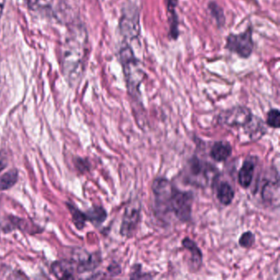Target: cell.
Wrapping results in <instances>:
<instances>
[{"label":"cell","instance_id":"6da1fadb","mask_svg":"<svg viewBox=\"0 0 280 280\" xmlns=\"http://www.w3.org/2000/svg\"><path fill=\"white\" fill-rule=\"evenodd\" d=\"M88 48L87 30L81 24H73L67 32L61 50V65L64 76L70 83L83 76Z\"/></svg>","mask_w":280,"mask_h":280},{"label":"cell","instance_id":"7a4b0ae2","mask_svg":"<svg viewBox=\"0 0 280 280\" xmlns=\"http://www.w3.org/2000/svg\"><path fill=\"white\" fill-rule=\"evenodd\" d=\"M118 58L124 72L128 94L137 99L141 95V85L144 81L145 76H147L143 63L135 55L132 47L126 44L120 48Z\"/></svg>","mask_w":280,"mask_h":280},{"label":"cell","instance_id":"3957f363","mask_svg":"<svg viewBox=\"0 0 280 280\" xmlns=\"http://www.w3.org/2000/svg\"><path fill=\"white\" fill-rule=\"evenodd\" d=\"M193 202L194 195L192 192L182 191L173 186L161 214L173 213L181 222H189L192 219Z\"/></svg>","mask_w":280,"mask_h":280},{"label":"cell","instance_id":"277c9868","mask_svg":"<svg viewBox=\"0 0 280 280\" xmlns=\"http://www.w3.org/2000/svg\"><path fill=\"white\" fill-rule=\"evenodd\" d=\"M225 50L233 53L239 58L247 59L254 50L253 29L249 27L242 33H230L226 37Z\"/></svg>","mask_w":280,"mask_h":280},{"label":"cell","instance_id":"5b68a950","mask_svg":"<svg viewBox=\"0 0 280 280\" xmlns=\"http://www.w3.org/2000/svg\"><path fill=\"white\" fill-rule=\"evenodd\" d=\"M218 172L216 168L212 165L205 162L194 155L188 161V179L189 184L198 187H206L210 180H215L210 174L217 175Z\"/></svg>","mask_w":280,"mask_h":280},{"label":"cell","instance_id":"8992f818","mask_svg":"<svg viewBox=\"0 0 280 280\" xmlns=\"http://www.w3.org/2000/svg\"><path fill=\"white\" fill-rule=\"evenodd\" d=\"M27 3L31 9L41 14L60 23H67L70 18L68 5L63 0H28Z\"/></svg>","mask_w":280,"mask_h":280},{"label":"cell","instance_id":"52a82bcc","mask_svg":"<svg viewBox=\"0 0 280 280\" xmlns=\"http://www.w3.org/2000/svg\"><path fill=\"white\" fill-rule=\"evenodd\" d=\"M251 109L245 106L237 105L223 110L218 117V122L228 128H244L253 117Z\"/></svg>","mask_w":280,"mask_h":280},{"label":"cell","instance_id":"ba28073f","mask_svg":"<svg viewBox=\"0 0 280 280\" xmlns=\"http://www.w3.org/2000/svg\"><path fill=\"white\" fill-rule=\"evenodd\" d=\"M118 29L124 41L137 39L141 33V27L139 12L136 7H128L126 10H124L120 18Z\"/></svg>","mask_w":280,"mask_h":280},{"label":"cell","instance_id":"9c48e42d","mask_svg":"<svg viewBox=\"0 0 280 280\" xmlns=\"http://www.w3.org/2000/svg\"><path fill=\"white\" fill-rule=\"evenodd\" d=\"M141 211V206L136 203H132L125 209L120 226L119 232L121 236L127 238L133 237L142 218Z\"/></svg>","mask_w":280,"mask_h":280},{"label":"cell","instance_id":"30bf717a","mask_svg":"<svg viewBox=\"0 0 280 280\" xmlns=\"http://www.w3.org/2000/svg\"><path fill=\"white\" fill-rule=\"evenodd\" d=\"M261 188V196L262 201L267 204L278 206L279 201V177L275 169H271V174L263 180Z\"/></svg>","mask_w":280,"mask_h":280},{"label":"cell","instance_id":"8fae6325","mask_svg":"<svg viewBox=\"0 0 280 280\" xmlns=\"http://www.w3.org/2000/svg\"><path fill=\"white\" fill-rule=\"evenodd\" d=\"M165 2L168 12L169 37L176 41L179 36L180 33L179 22H178V17H177V12H176L178 0H165Z\"/></svg>","mask_w":280,"mask_h":280},{"label":"cell","instance_id":"7c38bea8","mask_svg":"<svg viewBox=\"0 0 280 280\" xmlns=\"http://www.w3.org/2000/svg\"><path fill=\"white\" fill-rule=\"evenodd\" d=\"M233 153V147L229 142L218 141L213 144L210 149V155L211 159L218 163H223L228 161Z\"/></svg>","mask_w":280,"mask_h":280},{"label":"cell","instance_id":"4fadbf2b","mask_svg":"<svg viewBox=\"0 0 280 280\" xmlns=\"http://www.w3.org/2000/svg\"><path fill=\"white\" fill-rule=\"evenodd\" d=\"M182 245L191 252L190 262L193 270H199L203 262V254L200 247H198L197 243L189 237H186L182 240Z\"/></svg>","mask_w":280,"mask_h":280},{"label":"cell","instance_id":"5bb4252c","mask_svg":"<svg viewBox=\"0 0 280 280\" xmlns=\"http://www.w3.org/2000/svg\"><path fill=\"white\" fill-rule=\"evenodd\" d=\"M255 169V164L253 161L248 159L243 162L237 174V181L242 188L244 189L250 188L253 180Z\"/></svg>","mask_w":280,"mask_h":280},{"label":"cell","instance_id":"9a60e30c","mask_svg":"<svg viewBox=\"0 0 280 280\" xmlns=\"http://www.w3.org/2000/svg\"><path fill=\"white\" fill-rule=\"evenodd\" d=\"M75 263L69 261H58L52 264V271L54 275L61 279L74 278Z\"/></svg>","mask_w":280,"mask_h":280},{"label":"cell","instance_id":"2e32d148","mask_svg":"<svg viewBox=\"0 0 280 280\" xmlns=\"http://www.w3.org/2000/svg\"><path fill=\"white\" fill-rule=\"evenodd\" d=\"M101 262H102V258H101V254L98 252L89 254L87 257L82 258L80 261H78L76 269L79 273L92 271L101 265Z\"/></svg>","mask_w":280,"mask_h":280},{"label":"cell","instance_id":"e0dca14e","mask_svg":"<svg viewBox=\"0 0 280 280\" xmlns=\"http://www.w3.org/2000/svg\"><path fill=\"white\" fill-rule=\"evenodd\" d=\"M244 128H246V132L251 137V141L259 140L266 132L263 120L255 115L253 116L251 121Z\"/></svg>","mask_w":280,"mask_h":280},{"label":"cell","instance_id":"ac0fdd59","mask_svg":"<svg viewBox=\"0 0 280 280\" xmlns=\"http://www.w3.org/2000/svg\"><path fill=\"white\" fill-rule=\"evenodd\" d=\"M216 197L223 206H228L232 204L235 197L233 187L228 182H222L217 188Z\"/></svg>","mask_w":280,"mask_h":280},{"label":"cell","instance_id":"d6986e66","mask_svg":"<svg viewBox=\"0 0 280 280\" xmlns=\"http://www.w3.org/2000/svg\"><path fill=\"white\" fill-rule=\"evenodd\" d=\"M85 214L87 215V221H90L95 227L101 226L108 217L107 211L102 206H93Z\"/></svg>","mask_w":280,"mask_h":280},{"label":"cell","instance_id":"ffe728a7","mask_svg":"<svg viewBox=\"0 0 280 280\" xmlns=\"http://www.w3.org/2000/svg\"><path fill=\"white\" fill-rule=\"evenodd\" d=\"M208 9L211 17L214 19V21L216 23L217 27L218 28H222L226 22L225 12H224L222 7L219 6L215 1H210L208 4Z\"/></svg>","mask_w":280,"mask_h":280},{"label":"cell","instance_id":"44dd1931","mask_svg":"<svg viewBox=\"0 0 280 280\" xmlns=\"http://www.w3.org/2000/svg\"><path fill=\"white\" fill-rule=\"evenodd\" d=\"M18 179V171L13 169L0 177V190L6 191L13 188Z\"/></svg>","mask_w":280,"mask_h":280},{"label":"cell","instance_id":"7402d4cb","mask_svg":"<svg viewBox=\"0 0 280 280\" xmlns=\"http://www.w3.org/2000/svg\"><path fill=\"white\" fill-rule=\"evenodd\" d=\"M67 206H68V210L72 214V222L74 224L76 229H79V230L83 229L87 221L86 214L83 211H81L80 210L76 208V206L70 204V203H67Z\"/></svg>","mask_w":280,"mask_h":280},{"label":"cell","instance_id":"603a6c76","mask_svg":"<svg viewBox=\"0 0 280 280\" xmlns=\"http://www.w3.org/2000/svg\"><path fill=\"white\" fill-rule=\"evenodd\" d=\"M129 278L131 279H151L154 276L151 273L143 271V266L141 264H134L130 273Z\"/></svg>","mask_w":280,"mask_h":280},{"label":"cell","instance_id":"cb8c5ba5","mask_svg":"<svg viewBox=\"0 0 280 280\" xmlns=\"http://www.w3.org/2000/svg\"><path fill=\"white\" fill-rule=\"evenodd\" d=\"M266 124L274 129L280 128V111L278 109H271L268 111Z\"/></svg>","mask_w":280,"mask_h":280},{"label":"cell","instance_id":"d4e9b609","mask_svg":"<svg viewBox=\"0 0 280 280\" xmlns=\"http://www.w3.org/2000/svg\"><path fill=\"white\" fill-rule=\"evenodd\" d=\"M255 241V233L251 231H246L239 237L238 244L243 248H251L254 245Z\"/></svg>","mask_w":280,"mask_h":280},{"label":"cell","instance_id":"484cf974","mask_svg":"<svg viewBox=\"0 0 280 280\" xmlns=\"http://www.w3.org/2000/svg\"><path fill=\"white\" fill-rule=\"evenodd\" d=\"M107 271L109 277H111V278L112 277H116V276L119 275L121 274V266L117 262H112L108 267Z\"/></svg>","mask_w":280,"mask_h":280},{"label":"cell","instance_id":"4316f807","mask_svg":"<svg viewBox=\"0 0 280 280\" xmlns=\"http://www.w3.org/2000/svg\"><path fill=\"white\" fill-rule=\"evenodd\" d=\"M76 167L77 168L79 171L85 173V172L88 171L90 169V164L86 159L77 158L76 161Z\"/></svg>","mask_w":280,"mask_h":280},{"label":"cell","instance_id":"83f0119b","mask_svg":"<svg viewBox=\"0 0 280 280\" xmlns=\"http://www.w3.org/2000/svg\"><path fill=\"white\" fill-rule=\"evenodd\" d=\"M8 165L6 155H4V151H0V172L4 170Z\"/></svg>","mask_w":280,"mask_h":280},{"label":"cell","instance_id":"f1b7e54d","mask_svg":"<svg viewBox=\"0 0 280 280\" xmlns=\"http://www.w3.org/2000/svg\"><path fill=\"white\" fill-rule=\"evenodd\" d=\"M4 3H5V0H0V16H1V13H2L3 7H4Z\"/></svg>","mask_w":280,"mask_h":280}]
</instances>
